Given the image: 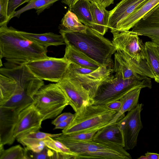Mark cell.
<instances>
[{"instance_id":"3","label":"cell","mask_w":159,"mask_h":159,"mask_svg":"<svg viewBox=\"0 0 159 159\" xmlns=\"http://www.w3.org/2000/svg\"><path fill=\"white\" fill-rule=\"evenodd\" d=\"M7 76L17 82L16 90L14 94L0 105V107L21 112L34 102L33 97L41 87V80L25 65L10 69Z\"/></svg>"},{"instance_id":"22","label":"cell","mask_w":159,"mask_h":159,"mask_svg":"<svg viewBox=\"0 0 159 159\" xmlns=\"http://www.w3.org/2000/svg\"><path fill=\"white\" fill-rule=\"evenodd\" d=\"M19 31L26 38L47 48L51 46H58L66 45L64 39L61 34L58 35L52 32L36 34L23 31Z\"/></svg>"},{"instance_id":"5","label":"cell","mask_w":159,"mask_h":159,"mask_svg":"<svg viewBox=\"0 0 159 159\" xmlns=\"http://www.w3.org/2000/svg\"><path fill=\"white\" fill-rule=\"evenodd\" d=\"M117 111L106 105L90 103L75 112L69 125L62 130L65 135L75 134L109 124Z\"/></svg>"},{"instance_id":"4","label":"cell","mask_w":159,"mask_h":159,"mask_svg":"<svg viewBox=\"0 0 159 159\" xmlns=\"http://www.w3.org/2000/svg\"><path fill=\"white\" fill-rule=\"evenodd\" d=\"M61 135L53 139L61 142L76 154V159L132 158L131 155L123 147L116 144L93 139L72 140L63 138Z\"/></svg>"},{"instance_id":"29","label":"cell","mask_w":159,"mask_h":159,"mask_svg":"<svg viewBox=\"0 0 159 159\" xmlns=\"http://www.w3.org/2000/svg\"><path fill=\"white\" fill-rule=\"evenodd\" d=\"M62 133L51 134L38 131L30 133L16 139L18 142L25 147L34 143L45 140L49 137L54 138L58 137Z\"/></svg>"},{"instance_id":"16","label":"cell","mask_w":159,"mask_h":159,"mask_svg":"<svg viewBox=\"0 0 159 159\" xmlns=\"http://www.w3.org/2000/svg\"><path fill=\"white\" fill-rule=\"evenodd\" d=\"M20 112L0 107V144L11 145L14 142V131Z\"/></svg>"},{"instance_id":"32","label":"cell","mask_w":159,"mask_h":159,"mask_svg":"<svg viewBox=\"0 0 159 159\" xmlns=\"http://www.w3.org/2000/svg\"><path fill=\"white\" fill-rule=\"evenodd\" d=\"M27 150L29 159H58V154L46 146L42 151L39 153L34 152Z\"/></svg>"},{"instance_id":"20","label":"cell","mask_w":159,"mask_h":159,"mask_svg":"<svg viewBox=\"0 0 159 159\" xmlns=\"http://www.w3.org/2000/svg\"><path fill=\"white\" fill-rule=\"evenodd\" d=\"M90 10L93 24L92 29L104 35L109 29V11L98 2L91 3Z\"/></svg>"},{"instance_id":"6","label":"cell","mask_w":159,"mask_h":159,"mask_svg":"<svg viewBox=\"0 0 159 159\" xmlns=\"http://www.w3.org/2000/svg\"><path fill=\"white\" fill-rule=\"evenodd\" d=\"M152 87L151 78L149 77L124 79L112 75L98 87L92 98L93 103L106 105L120 100L127 93L135 89Z\"/></svg>"},{"instance_id":"8","label":"cell","mask_w":159,"mask_h":159,"mask_svg":"<svg viewBox=\"0 0 159 159\" xmlns=\"http://www.w3.org/2000/svg\"><path fill=\"white\" fill-rule=\"evenodd\" d=\"M113 73L112 69L104 66L94 69L70 63L63 78L82 85L92 99L100 85Z\"/></svg>"},{"instance_id":"37","label":"cell","mask_w":159,"mask_h":159,"mask_svg":"<svg viewBox=\"0 0 159 159\" xmlns=\"http://www.w3.org/2000/svg\"><path fill=\"white\" fill-rule=\"evenodd\" d=\"M122 105V102L120 100L111 102L106 106L108 109L118 112L120 110Z\"/></svg>"},{"instance_id":"13","label":"cell","mask_w":159,"mask_h":159,"mask_svg":"<svg viewBox=\"0 0 159 159\" xmlns=\"http://www.w3.org/2000/svg\"><path fill=\"white\" fill-rule=\"evenodd\" d=\"M57 83L66 96L69 105L75 112L84 106L93 103L89 92L82 85L64 78Z\"/></svg>"},{"instance_id":"27","label":"cell","mask_w":159,"mask_h":159,"mask_svg":"<svg viewBox=\"0 0 159 159\" xmlns=\"http://www.w3.org/2000/svg\"><path fill=\"white\" fill-rule=\"evenodd\" d=\"M59 0H30L26 5L15 12L12 18H19L22 13L32 9L36 10V12L39 15L45 9L49 8L55 2Z\"/></svg>"},{"instance_id":"23","label":"cell","mask_w":159,"mask_h":159,"mask_svg":"<svg viewBox=\"0 0 159 159\" xmlns=\"http://www.w3.org/2000/svg\"><path fill=\"white\" fill-rule=\"evenodd\" d=\"M142 88L134 89L125 95L120 100L122 105L120 110L110 121L109 124L116 122L125 116V113L135 108L138 104L139 94Z\"/></svg>"},{"instance_id":"17","label":"cell","mask_w":159,"mask_h":159,"mask_svg":"<svg viewBox=\"0 0 159 159\" xmlns=\"http://www.w3.org/2000/svg\"><path fill=\"white\" fill-rule=\"evenodd\" d=\"M147 0H122L109 11L108 27L111 33L118 24L130 15L141 4Z\"/></svg>"},{"instance_id":"40","label":"cell","mask_w":159,"mask_h":159,"mask_svg":"<svg viewBox=\"0 0 159 159\" xmlns=\"http://www.w3.org/2000/svg\"><path fill=\"white\" fill-rule=\"evenodd\" d=\"M114 0H98V2L102 6L106 8L113 3Z\"/></svg>"},{"instance_id":"2","label":"cell","mask_w":159,"mask_h":159,"mask_svg":"<svg viewBox=\"0 0 159 159\" xmlns=\"http://www.w3.org/2000/svg\"><path fill=\"white\" fill-rule=\"evenodd\" d=\"M66 45L74 47L102 66L113 69L112 55L116 51L112 41L87 26L84 32L60 30Z\"/></svg>"},{"instance_id":"33","label":"cell","mask_w":159,"mask_h":159,"mask_svg":"<svg viewBox=\"0 0 159 159\" xmlns=\"http://www.w3.org/2000/svg\"><path fill=\"white\" fill-rule=\"evenodd\" d=\"M8 0H0V26L7 25L10 20L8 16Z\"/></svg>"},{"instance_id":"21","label":"cell","mask_w":159,"mask_h":159,"mask_svg":"<svg viewBox=\"0 0 159 159\" xmlns=\"http://www.w3.org/2000/svg\"><path fill=\"white\" fill-rule=\"evenodd\" d=\"M64 57L70 63L92 69L103 66L71 46L66 45Z\"/></svg>"},{"instance_id":"28","label":"cell","mask_w":159,"mask_h":159,"mask_svg":"<svg viewBox=\"0 0 159 159\" xmlns=\"http://www.w3.org/2000/svg\"><path fill=\"white\" fill-rule=\"evenodd\" d=\"M64 29L74 32H84L87 26L79 20L76 15L70 10L65 15L61 20Z\"/></svg>"},{"instance_id":"24","label":"cell","mask_w":159,"mask_h":159,"mask_svg":"<svg viewBox=\"0 0 159 159\" xmlns=\"http://www.w3.org/2000/svg\"><path fill=\"white\" fill-rule=\"evenodd\" d=\"M91 4L88 0H78L69 10L76 15L82 23L92 29L93 24L90 10Z\"/></svg>"},{"instance_id":"11","label":"cell","mask_w":159,"mask_h":159,"mask_svg":"<svg viewBox=\"0 0 159 159\" xmlns=\"http://www.w3.org/2000/svg\"><path fill=\"white\" fill-rule=\"evenodd\" d=\"M112 42L116 51L123 52L139 62L147 60L145 44L137 33L123 31L113 34Z\"/></svg>"},{"instance_id":"41","label":"cell","mask_w":159,"mask_h":159,"mask_svg":"<svg viewBox=\"0 0 159 159\" xmlns=\"http://www.w3.org/2000/svg\"><path fill=\"white\" fill-rule=\"evenodd\" d=\"M138 159H147V158L145 156L142 155L140 157L138 158Z\"/></svg>"},{"instance_id":"35","label":"cell","mask_w":159,"mask_h":159,"mask_svg":"<svg viewBox=\"0 0 159 159\" xmlns=\"http://www.w3.org/2000/svg\"><path fill=\"white\" fill-rule=\"evenodd\" d=\"M46 146L44 140L34 143L25 147L30 151L34 152L39 153L42 151Z\"/></svg>"},{"instance_id":"26","label":"cell","mask_w":159,"mask_h":159,"mask_svg":"<svg viewBox=\"0 0 159 159\" xmlns=\"http://www.w3.org/2000/svg\"><path fill=\"white\" fill-rule=\"evenodd\" d=\"M43 140L46 147L59 154V159H76V154L60 141L51 137Z\"/></svg>"},{"instance_id":"18","label":"cell","mask_w":159,"mask_h":159,"mask_svg":"<svg viewBox=\"0 0 159 159\" xmlns=\"http://www.w3.org/2000/svg\"><path fill=\"white\" fill-rule=\"evenodd\" d=\"M159 3V0H147L141 4L130 15L119 23L112 34L129 30L146 14Z\"/></svg>"},{"instance_id":"39","label":"cell","mask_w":159,"mask_h":159,"mask_svg":"<svg viewBox=\"0 0 159 159\" xmlns=\"http://www.w3.org/2000/svg\"><path fill=\"white\" fill-rule=\"evenodd\" d=\"M147 159H159V154L147 152L145 154Z\"/></svg>"},{"instance_id":"43","label":"cell","mask_w":159,"mask_h":159,"mask_svg":"<svg viewBox=\"0 0 159 159\" xmlns=\"http://www.w3.org/2000/svg\"><path fill=\"white\" fill-rule=\"evenodd\" d=\"M157 46H158V49H159V45H157Z\"/></svg>"},{"instance_id":"30","label":"cell","mask_w":159,"mask_h":159,"mask_svg":"<svg viewBox=\"0 0 159 159\" xmlns=\"http://www.w3.org/2000/svg\"><path fill=\"white\" fill-rule=\"evenodd\" d=\"M27 149L17 145L0 152V159H28Z\"/></svg>"},{"instance_id":"12","label":"cell","mask_w":159,"mask_h":159,"mask_svg":"<svg viewBox=\"0 0 159 159\" xmlns=\"http://www.w3.org/2000/svg\"><path fill=\"white\" fill-rule=\"evenodd\" d=\"M142 107V103H138L135 108L118 121L123 135L124 148L126 150L132 149L137 145L139 133L143 128L141 119Z\"/></svg>"},{"instance_id":"36","label":"cell","mask_w":159,"mask_h":159,"mask_svg":"<svg viewBox=\"0 0 159 159\" xmlns=\"http://www.w3.org/2000/svg\"><path fill=\"white\" fill-rule=\"evenodd\" d=\"M74 116V114L70 112H64L57 116V117L52 121V123L53 125L55 126L59 123Z\"/></svg>"},{"instance_id":"34","label":"cell","mask_w":159,"mask_h":159,"mask_svg":"<svg viewBox=\"0 0 159 159\" xmlns=\"http://www.w3.org/2000/svg\"><path fill=\"white\" fill-rule=\"evenodd\" d=\"M30 0H8V16L10 20L12 18L15 10L20 6Z\"/></svg>"},{"instance_id":"25","label":"cell","mask_w":159,"mask_h":159,"mask_svg":"<svg viewBox=\"0 0 159 159\" xmlns=\"http://www.w3.org/2000/svg\"><path fill=\"white\" fill-rule=\"evenodd\" d=\"M145 44L147 58L154 75L155 81L159 83V50L157 44L151 41Z\"/></svg>"},{"instance_id":"19","label":"cell","mask_w":159,"mask_h":159,"mask_svg":"<svg viewBox=\"0 0 159 159\" xmlns=\"http://www.w3.org/2000/svg\"><path fill=\"white\" fill-rule=\"evenodd\" d=\"M118 121L108 124L99 129L94 136L93 140L113 143L124 148L123 135Z\"/></svg>"},{"instance_id":"42","label":"cell","mask_w":159,"mask_h":159,"mask_svg":"<svg viewBox=\"0 0 159 159\" xmlns=\"http://www.w3.org/2000/svg\"><path fill=\"white\" fill-rule=\"evenodd\" d=\"M91 3H96L98 2V0H88Z\"/></svg>"},{"instance_id":"9","label":"cell","mask_w":159,"mask_h":159,"mask_svg":"<svg viewBox=\"0 0 159 159\" xmlns=\"http://www.w3.org/2000/svg\"><path fill=\"white\" fill-rule=\"evenodd\" d=\"M114 54L113 73L115 76L124 79L132 78L154 79V75L147 60L140 62L125 53L116 50Z\"/></svg>"},{"instance_id":"38","label":"cell","mask_w":159,"mask_h":159,"mask_svg":"<svg viewBox=\"0 0 159 159\" xmlns=\"http://www.w3.org/2000/svg\"><path fill=\"white\" fill-rule=\"evenodd\" d=\"M74 116L70 117L66 120L61 122L55 126L54 129H64L67 127L72 121Z\"/></svg>"},{"instance_id":"1","label":"cell","mask_w":159,"mask_h":159,"mask_svg":"<svg viewBox=\"0 0 159 159\" xmlns=\"http://www.w3.org/2000/svg\"><path fill=\"white\" fill-rule=\"evenodd\" d=\"M47 48L24 37L7 25L0 26V58L6 60L5 67L11 68L48 57Z\"/></svg>"},{"instance_id":"15","label":"cell","mask_w":159,"mask_h":159,"mask_svg":"<svg viewBox=\"0 0 159 159\" xmlns=\"http://www.w3.org/2000/svg\"><path fill=\"white\" fill-rule=\"evenodd\" d=\"M132 31L159 45V3L138 21Z\"/></svg>"},{"instance_id":"31","label":"cell","mask_w":159,"mask_h":159,"mask_svg":"<svg viewBox=\"0 0 159 159\" xmlns=\"http://www.w3.org/2000/svg\"><path fill=\"white\" fill-rule=\"evenodd\" d=\"M107 125L98 127L75 134L65 135L62 133L61 136L63 138L72 140H92L96 133L99 129Z\"/></svg>"},{"instance_id":"10","label":"cell","mask_w":159,"mask_h":159,"mask_svg":"<svg viewBox=\"0 0 159 159\" xmlns=\"http://www.w3.org/2000/svg\"><path fill=\"white\" fill-rule=\"evenodd\" d=\"M70 63L64 57L48 56L25 64L38 78L57 83L63 78Z\"/></svg>"},{"instance_id":"7","label":"cell","mask_w":159,"mask_h":159,"mask_svg":"<svg viewBox=\"0 0 159 159\" xmlns=\"http://www.w3.org/2000/svg\"><path fill=\"white\" fill-rule=\"evenodd\" d=\"M33 98V103L43 120L55 118L69 105L66 96L57 83L43 85Z\"/></svg>"},{"instance_id":"14","label":"cell","mask_w":159,"mask_h":159,"mask_svg":"<svg viewBox=\"0 0 159 159\" xmlns=\"http://www.w3.org/2000/svg\"><path fill=\"white\" fill-rule=\"evenodd\" d=\"M43 121L42 116L34 103L22 110L19 113L15 129L16 139L30 133L39 131Z\"/></svg>"}]
</instances>
